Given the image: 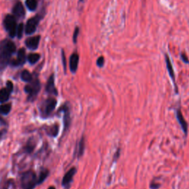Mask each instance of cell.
I'll use <instances>...</instances> for the list:
<instances>
[{
	"instance_id": "ffe728a7",
	"label": "cell",
	"mask_w": 189,
	"mask_h": 189,
	"mask_svg": "<svg viewBox=\"0 0 189 189\" xmlns=\"http://www.w3.org/2000/svg\"><path fill=\"white\" fill-rule=\"evenodd\" d=\"M12 105L11 103H3L0 105V115H7L10 112Z\"/></svg>"
},
{
	"instance_id": "4fadbf2b",
	"label": "cell",
	"mask_w": 189,
	"mask_h": 189,
	"mask_svg": "<svg viewBox=\"0 0 189 189\" xmlns=\"http://www.w3.org/2000/svg\"><path fill=\"white\" fill-rule=\"evenodd\" d=\"M13 14L17 19H22V17H24V14H25V11H24L23 5L20 2H16V5H14V8H13Z\"/></svg>"
},
{
	"instance_id": "484cf974",
	"label": "cell",
	"mask_w": 189,
	"mask_h": 189,
	"mask_svg": "<svg viewBox=\"0 0 189 189\" xmlns=\"http://www.w3.org/2000/svg\"><path fill=\"white\" fill-rule=\"evenodd\" d=\"M104 62H105L104 58H103V56H101V57H99L98 58L97 62H96V63H97L98 67H103V65H104Z\"/></svg>"
},
{
	"instance_id": "5b68a950",
	"label": "cell",
	"mask_w": 189,
	"mask_h": 189,
	"mask_svg": "<svg viewBox=\"0 0 189 189\" xmlns=\"http://www.w3.org/2000/svg\"><path fill=\"white\" fill-rule=\"evenodd\" d=\"M4 27L8 32L10 37H14L16 34V17L12 15H7L3 22Z\"/></svg>"
},
{
	"instance_id": "d6986e66",
	"label": "cell",
	"mask_w": 189,
	"mask_h": 189,
	"mask_svg": "<svg viewBox=\"0 0 189 189\" xmlns=\"http://www.w3.org/2000/svg\"><path fill=\"white\" fill-rule=\"evenodd\" d=\"M49 175V170L47 169H42L39 174V177L37 179V185H41L44 183V181L47 179Z\"/></svg>"
},
{
	"instance_id": "8992f818",
	"label": "cell",
	"mask_w": 189,
	"mask_h": 189,
	"mask_svg": "<svg viewBox=\"0 0 189 189\" xmlns=\"http://www.w3.org/2000/svg\"><path fill=\"white\" fill-rule=\"evenodd\" d=\"M40 19L41 18L39 16H36L33 17V18H31V19L27 21V24H26L25 26V32L27 35L33 34L34 32L36 31Z\"/></svg>"
},
{
	"instance_id": "3957f363",
	"label": "cell",
	"mask_w": 189,
	"mask_h": 189,
	"mask_svg": "<svg viewBox=\"0 0 189 189\" xmlns=\"http://www.w3.org/2000/svg\"><path fill=\"white\" fill-rule=\"evenodd\" d=\"M57 105V100L54 98H48L45 99L39 107V110L41 112V116L44 118H48L52 114V111L56 109Z\"/></svg>"
},
{
	"instance_id": "30bf717a",
	"label": "cell",
	"mask_w": 189,
	"mask_h": 189,
	"mask_svg": "<svg viewBox=\"0 0 189 189\" xmlns=\"http://www.w3.org/2000/svg\"><path fill=\"white\" fill-rule=\"evenodd\" d=\"M46 92L48 94H54V95H58L57 89L55 86V78L54 74H52L49 77L48 81H47L46 85Z\"/></svg>"
},
{
	"instance_id": "e0dca14e",
	"label": "cell",
	"mask_w": 189,
	"mask_h": 189,
	"mask_svg": "<svg viewBox=\"0 0 189 189\" xmlns=\"http://www.w3.org/2000/svg\"><path fill=\"white\" fill-rule=\"evenodd\" d=\"M45 131H46L47 135L50 136V137H57L58 132H59V126H58V124L49 126L45 128Z\"/></svg>"
},
{
	"instance_id": "4316f807",
	"label": "cell",
	"mask_w": 189,
	"mask_h": 189,
	"mask_svg": "<svg viewBox=\"0 0 189 189\" xmlns=\"http://www.w3.org/2000/svg\"><path fill=\"white\" fill-rule=\"evenodd\" d=\"M78 34H79V28L77 27H75L74 33H73V42H74L75 44L77 42V39H78Z\"/></svg>"
},
{
	"instance_id": "7c38bea8",
	"label": "cell",
	"mask_w": 189,
	"mask_h": 189,
	"mask_svg": "<svg viewBox=\"0 0 189 189\" xmlns=\"http://www.w3.org/2000/svg\"><path fill=\"white\" fill-rule=\"evenodd\" d=\"M40 39V36H36L28 38L27 40L25 41L26 46L29 49H31V50H36V49L38 48V46H39Z\"/></svg>"
},
{
	"instance_id": "83f0119b",
	"label": "cell",
	"mask_w": 189,
	"mask_h": 189,
	"mask_svg": "<svg viewBox=\"0 0 189 189\" xmlns=\"http://www.w3.org/2000/svg\"><path fill=\"white\" fill-rule=\"evenodd\" d=\"M62 61H63V65H64V70L66 71V67H67V62H66V57H65V54H64V52L63 50H62Z\"/></svg>"
},
{
	"instance_id": "9c48e42d",
	"label": "cell",
	"mask_w": 189,
	"mask_h": 189,
	"mask_svg": "<svg viewBox=\"0 0 189 189\" xmlns=\"http://www.w3.org/2000/svg\"><path fill=\"white\" fill-rule=\"evenodd\" d=\"M76 171L77 170L75 167L71 168V169L65 174V175L64 176L61 182L62 186L65 187V188H69L70 183L73 182V179L75 174H76Z\"/></svg>"
},
{
	"instance_id": "cb8c5ba5",
	"label": "cell",
	"mask_w": 189,
	"mask_h": 189,
	"mask_svg": "<svg viewBox=\"0 0 189 189\" xmlns=\"http://www.w3.org/2000/svg\"><path fill=\"white\" fill-rule=\"evenodd\" d=\"M40 59V55L38 53H31L27 56V60L31 64H36Z\"/></svg>"
},
{
	"instance_id": "836d02e7",
	"label": "cell",
	"mask_w": 189,
	"mask_h": 189,
	"mask_svg": "<svg viewBox=\"0 0 189 189\" xmlns=\"http://www.w3.org/2000/svg\"><path fill=\"white\" fill-rule=\"evenodd\" d=\"M48 189H56V188H55L54 186H50L48 188Z\"/></svg>"
},
{
	"instance_id": "2e32d148",
	"label": "cell",
	"mask_w": 189,
	"mask_h": 189,
	"mask_svg": "<svg viewBox=\"0 0 189 189\" xmlns=\"http://www.w3.org/2000/svg\"><path fill=\"white\" fill-rule=\"evenodd\" d=\"M12 91H10L8 88L4 87L0 90V103H5L8 101L10 98V94Z\"/></svg>"
},
{
	"instance_id": "7402d4cb",
	"label": "cell",
	"mask_w": 189,
	"mask_h": 189,
	"mask_svg": "<svg viewBox=\"0 0 189 189\" xmlns=\"http://www.w3.org/2000/svg\"><path fill=\"white\" fill-rule=\"evenodd\" d=\"M85 149V141L84 137H82L79 141L78 145V149H77V153H78V158H81L84 154Z\"/></svg>"
},
{
	"instance_id": "52a82bcc",
	"label": "cell",
	"mask_w": 189,
	"mask_h": 189,
	"mask_svg": "<svg viewBox=\"0 0 189 189\" xmlns=\"http://www.w3.org/2000/svg\"><path fill=\"white\" fill-rule=\"evenodd\" d=\"M58 111H63L64 112V132H66L70 125V111H69V107L67 103L62 106Z\"/></svg>"
},
{
	"instance_id": "8fae6325",
	"label": "cell",
	"mask_w": 189,
	"mask_h": 189,
	"mask_svg": "<svg viewBox=\"0 0 189 189\" xmlns=\"http://www.w3.org/2000/svg\"><path fill=\"white\" fill-rule=\"evenodd\" d=\"M176 117H177V121H178L179 124L181 126V128L184 132L185 135H187V133H188V124H187L186 120H185L180 109H177V111H176Z\"/></svg>"
},
{
	"instance_id": "5bb4252c",
	"label": "cell",
	"mask_w": 189,
	"mask_h": 189,
	"mask_svg": "<svg viewBox=\"0 0 189 189\" xmlns=\"http://www.w3.org/2000/svg\"><path fill=\"white\" fill-rule=\"evenodd\" d=\"M79 62V56L77 53H73L69 58V69L73 73H75L78 69Z\"/></svg>"
},
{
	"instance_id": "1f68e13d",
	"label": "cell",
	"mask_w": 189,
	"mask_h": 189,
	"mask_svg": "<svg viewBox=\"0 0 189 189\" xmlns=\"http://www.w3.org/2000/svg\"><path fill=\"white\" fill-rule=\"evenodd\" d=\"M6 132H7L6 129H3V130H2V131H0V139H1L2 137V136L5 135V134L6 133Z\"/></svg>"
},
{
	"instance_id": "6da1fadb",
	"label": "cell",
	"mask_w": 189,
	"mask_h": 189,
	"mask_svg": "<svg viewBox=\"0 0 189 189\" xmlns=\"http://www.w3.org/2000/svg\"><path fill=\"white\" fill-rule=\"evenodd\" d=\"M16 47L13 41L8 39L0 43V70L2 71L10 64L11 56L16 52Z\"/></svg>"
},
{
	"instance_id": "d6a6232c",
	"label": "cell",
	"mask_w": 189,
	"mask_h": 189,
	"mask_svg": "<svg viewBox=\"0 0 189 189\" xmlns=\"http://www.w3.org/2000/svg\"><path fill=\"white\" fill-rule=\"evenodd\" d=\"M9 188V182H7L6 184H5V186L3 187V189H8Z\"/></svg>"
},
{
	"instance_id": "d4e9b609",
	"label": "cell",
	"mask_w": 189,
	"mask_h": 189,
	"mask_svg": "<svg viewBox=\"0 0 189 189\" xmlns=\"http://www.w3.org/2000/svg\"><path fill=\"white\" fill-rule=\"evenodd\" d=\"M23 31H24V24L23 23H20L16 28V35L19 39H21V38L22 37Z\"/></svg>"
},
{
	"instance_id": "277c9868",
	"label": "cell",
	"mask_w": 189,
	"mask_h": 189,
	"mask_svg": "<svg viewBox=\"0 0 189 189\" xmlns=\"http://www.w3.org/2000/svg\"><path fill=\"white\" fill-rule=\"evenodd\" d=\"M24 92L28 94L27 101H33L39 94L41 90V84L40 81L37 78L32 80L31 82H30V84L26 85L24 86Z\"/></svg>"
},
{
	"instance_id": "603a6c76",
	"label": "cell",
	"mask_w": 189,
	"mask_h": 189,
	"mask_svg": "<svg viewBox=\"0 0 189 189\" xmlns=\"http://www.w3.org/2000/svg\"><path fill=\"white\" fill-rule=\"evenodd\" d=\"M26 6L30 10H35L37 7V0H26Z\"/></svg>"
},
{
	"instance_id": "7a4b0ae2",
	"label": "cell",
	"mask_w": 189,
	"mask_h": 189,
	"mask_svg": "<svg viewBox=\"0 0 189 189\" xmlns=\"http://www.w3.org/2000/svg\"><path fill=\"white\" fill-rule=\"evenodd\" d=\"M21 186L22 189H34L37 186L36 174L30 169L21 175Z\"/></svg>"
},
{
	"instance_id": "ba28073f",
	"label": "cell",
	"mask_w": 189,
	"mask_h": 189,
	"mask_svg": "<svg viewBox=\"0 0 189 189\" xmlns=\"http://www.w3.org/2000/svg\"><path fill=\"white\" fill-rule=\"evenodd\" d=\"M26 61V54L24 49L22 48L18 51V54H17V58L16 59H13L10 61V64L13 67H19V66H22L25 63Z\"/></svg>"
},
{
	"instance_id": "f546056e",
	"label": "cell",
	"mask_w": 189,
	"mask_h": 189,
	"mask_svg": "<svg viewBox=\"0 0 189 189\" xmlns=\"http://www.w3.org/2000/svg\"><path fill=\"white\" fill-rule=\"evenodd\" d=\"M160 187V184H158V183H154V182L150 184V188L152 189H158Z\"/></svg>"
},
{
	"instance_id": "4dcf8cb0",
	"label": "cell",
	"mask_w": 189,
	"mask_h": 189,
	"mask_svg": "<svg viewBox=\"0 0 189 189\" xmlns=\"http://www.w3.org/2000/svg\"><path fill=\"white\" fill-rule=\"evenodd\" d=\"M0 124L1 125H4V126H6L7 125V122L5 121L4 119L2 118V115H0Z\"/></svg>"
},
{
	"instance_id": "e575fe53",
	"label": "cell",
	"mask_w": 189,
	"mask_h": 189,
	"mask_svg": "<svg viewBox=\"0 0 189 189\" xmlns=\"http://www.w3.org/2000/svg\"><path fill=\"white\" fill-rule=\"evenodd\" d=\"M80 1H81V2H82V1H83V0H80Z\"/></svg>"
},
{
	"instance_id": "44dd1931",
	"label": "cell",
	"mask_w": 189,
	"mask_h": 189,
	"mask_svg": "<svg viewBox=\"0 0 189 189\" xmlns=\"http://www.w3.org/2000/svg\"><path fill=\"white\" fill-rule=\"evenodd\" d=\"M21 79L22 81H24V82H31L32 80H33V75L29 71L27 70V69H24L22 72L21 73Z\"/></svg>"
},
{
	"instance_id": "9a60e30c",
	"label": "cell",
	"mask_w": 189,
	"mask_h": 189,
	"mask_svg": "<svg viewBox=\"0 0 189 189\" xmlns=\"http://www.w3.org/2000/svg\"><path fill=\"white\" fill-rule=\"evenodd\" d=\"M166 57V67H167L168 72H169V74L170 75V77H171V78L172 79L175 85V88H176V92H177V86H176L175 84V75H174V71L173 67H172V64H171V62L170 61L169 57L168 55H166L165 56Z\"/></svg>"
},
{
	"instance_id": "ac0fdd59",
	"label": "cell",
	"mask_w": 189,
	"mask_h": 189,
	"mask_svg": "<svg viewBox=\"0 0 189 189\" xmlns=\"http://www.w3.org/2000/svg\"><path fill=\"white\" fill-rule=\"evenodd\" d=\"M36 141H34L33 138H30L26 143L25 146L24 147V152L26 154H31L33 152L34 149L36 148Z\"/></svg>"
},
{
	"instance_id": "f1b7e54d",
	"label": "cell",
	"mask_w": 189,
	"mask_h": 189,
	"mask_svg": "<svg viewBox=\"0 0 189 189\" xmlns=\"http://www.w3.org/2000/svg\"><path fill=\"white\" fill-rule=\"evenodd\" d=\"M180 56H181V58H182V60L183 61V62H185V63H186V64H188L189 63L188 58V56H186V54L181 53Z\"/></svg>"
}]
</instances>
